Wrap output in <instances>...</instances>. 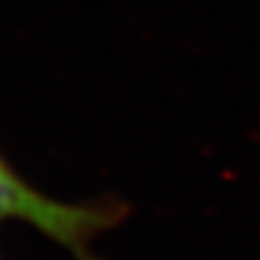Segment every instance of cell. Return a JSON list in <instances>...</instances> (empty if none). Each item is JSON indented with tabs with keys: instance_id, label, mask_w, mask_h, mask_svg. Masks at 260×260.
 <instances>
[{
	"instance_id": "cell-1",
	"label": "cell",
	"mask_w": 260,
	"mask_h": 260,
	"mask_svg": "<svg viewBox=\"0 0 260 260\" xmlns=\"http://www.w3.org/2000/svg\"><path fill=\"white\" fill-rule=\"evenodd\" d=\"M121 219V206L68 204L30 186L0 154V221H24L80 260H91V241Z\"/></svg>"
}]
</instances>
